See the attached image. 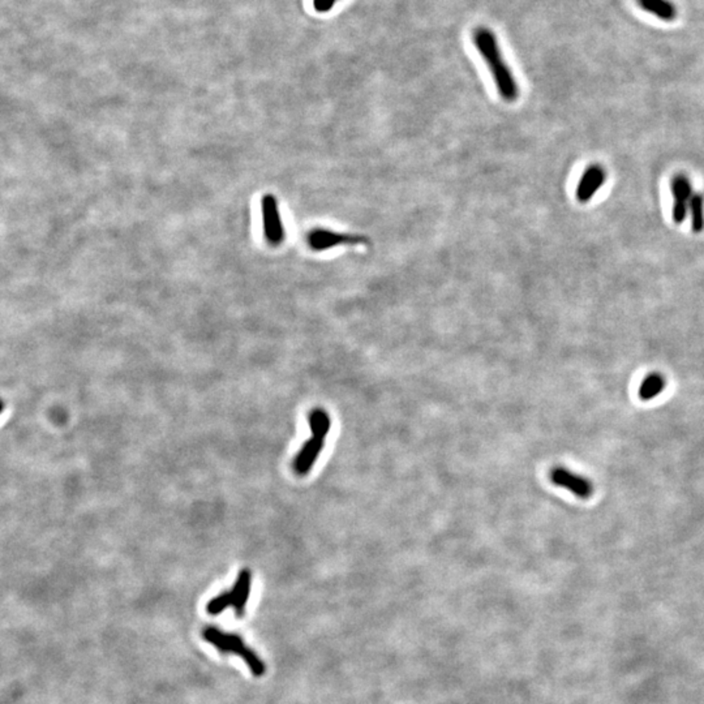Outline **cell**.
I'll return each instance as SVG.
<instances>
[{"label": "cell", "mask_w": 704, "mask_h": 704, "mask_svg": "<svg viewBox=\"0 0 704 704\" xmlns=\"http://www.w3.org/2000/svg\"><path fill=\"white\" fill-rule=\"evenodd\" d=\"M474 43L486 61L488 70L492 73L497 91L501 98L506 102L518 100L519 87L513 72L504 59L495 33L486 27H479L474 31Z\"/></svg>", "instance_id": "1"}, {"label": "cell", "mask_w": 704, "mask_h": 704, "mask_svg": "<svg viewBox=\"0 0 704 704\" xmlns=\"http://www.w3.org/2000/svg\"><path fill=\"white\" fill-rule=\"evenodd\" d=\"M202 636L210 645H214L219 652L240 656L246 661V664L248 665L253 675L261 677L265 675L267 666L264 664V661L250 648L244 645L243 639L239 635L227 634L217 627L209 626L207 629H204Z\"/></svg>", "instance_id": "2"}, {"label": "cell", "mask_w": 704, "mask_h": 704, "mask_svg": "<svg viewBox=\"0 0 704 704\" xmlns=\"http://www.w3.org/2000/svg\"><path fill=\"white\" fill-rule=\"evenodd\" d=\"M250 587H252V573L248 569H243L239 573L238 579L231 591L216 596L209 601V604L207 605L209 615H219L228 606H232L235 609L237 617L239 618L243 617L250 595Z\"/></svg>", "instance_id": "3"}, {"label": "cell", "mask_w": 704, "mask_h": 704, "mask_svg": "<svg viewBox=\"0 0 704 704\" xmlns=\"http://www.w3.org/2000/svg\"><path fill=\"white\" fill-rule=\"evenodd\" d=\"M309 248L315 252H324L329 249L337 248L340 246H357L367 243V238L361 235L343 234L329 228H315L309 231L307 237Z\"/></svg>", "instance_id": "4"}, {"label": "cell", "mask_w": 704, "mask_h": 704, "mask_svg": "<svg viewBox=\"0 0 704 704\" xmlns=\"http://www.w3.org/2000/svg\"><path fill=\"white\" fill-rule=\"evenodd\" d=\"M261 210L265 238L270 246L278 247L285 241L286 231L279 214L277 199L273 195H265L261 201Z\"/></svg>", "instance_id": "5"}, {"label": "cell", "mask_w": 704, "mask_h": 704, "mask_svg": "<svg viewBox=\"0 0 704 704\" xmlns=\"http://www.w3.org/2000/svg\"><path fill=\"white\" fill-rule=\"evenodd\" d=\"M551 480L557 486L565 488L579 498H588L592 495V484L588 479L579 477L564 467H555L551 471Z\"/></svg>", "instance_id": "6"}, {"label": "cell", "mask_w": 704, "mask_h": 704, "mask_svg": "<svg viewBox=\"0 0 704 704\" xmlns=\"http://www.w3.org/2000/svg\"><path fill=\"white\" fill-rule=\"evenodd\" d=\"M672 192L675 197L673 205V219L675 223H682L689 211V202L694 196L690 180L684 175H677L672 180Z\"/></svg>", "instance_id": "7"}, {"label": "cell", "mask_w": 704, "mask_h": 704, "mask_svg": "<svg viewBox=\"0 0 704 704\" xmlns=\"http://www.w3.org/2000/svg\"><path fill=\"white\" fill-rule=\"evenodd\" d=\"M606 180V172L601 166H590L585 170V174L579 180L578 188H576V199L581 202H587L592 199L596 195V192L603 187V184Z\"/></svg>", "instance_id": "8"}, {"label": "cell", "mask_w": 704, "mask_h": 704, "mask_svg": "<svg viewBox=\"0 0 704 704\" xmlns=\"http://www.w3.org/2000/svg\"><path fill=\"white\" fill-rule=\"evenodd\" d=\"M325 447V440L310 437L299 450L298 456L294 459V470L299 475H307L313 468L322 449Z\"/></svg>", "instance_id": "9"}, {"label": "cell", "mask_w": 704, "mask_h": 704, "mask_svg": "<svg viewBox=\"0 0 704 704\" xmlns=\"http://www.w3.org/2000/svg\"><path fill=\"white\" fill-rule=\"evenodd\" d=\"M308 423H309V429H310L312 437L321 438V440L327 438V435H329V430L331 428V419H330L329 414H327L325 410H322V408H313L309 412Z\"/></svg>", "instance_id": "10"}, {"label": "cell", "mask_w": 704, "mask_h": 704, "mask_svg": "<svg viewBox=\"0 0 704 704\" xmlns=\"http://www.w3.org/2000/svg\"><path fill=\"white\" fill-rule=\"evenodd\" d=\"M638 3L643 10L661 20H673L677 15L675 4L669 0H638Z\"/></svg>", "instance_id": "11"}, {"label": "cell", "mask_w": 704, "mask_h": 704, "mask_svg": "<svg viewBox=\"0 0 704 704\" xmlns=\"http://www.w3.org/2000/svg\"><path fill=\"white\" fill-rule=\"evenodd\" d=\"M665 387V380L659 373H652L645 378L639 389V397L643 400H651L654 397H657Z\"/></svg>", "instance_id": "12"}, {"label": "cell", "mask_w": 704, "mask_h": 704, "mask_svg": "<svg viewBox=\"0 0 704 704\" xmlns=\"http://www.w3.org/2000/svg\"><path fill=\"white\" fill-rule=\"evenodd\" d=\"M691 211V227L694 232H701L704 228V197L701 193H694L689 202Z\"/></svg>", "instance_id": "13"}, {"label": "cell", "mask_w": 704, "mask_h": 704, "mask_svg": "<svg viewBox=\"0 0 704 704\" xmlns=\"http://www.w3.org/2000/svg\"><path fill=\"white\" fill-rule=\"evenodd\" d=\"M337 1L338 0H313V6L317 12H329L333 10Z\"/></svg>", "instance_id": "14"}]
</instances>
